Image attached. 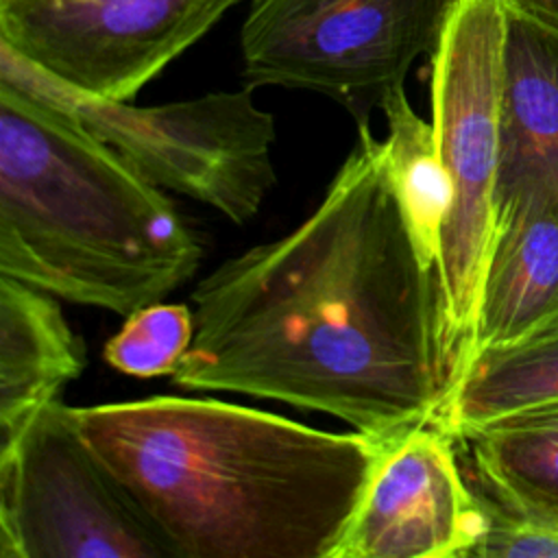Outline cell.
Wrapping results in <instances>:
<instances>
[{"label": "cell", "instance_id": "cell-1", "mask_svg": "<svg viewBox=\"0 0 558 558\" xmlns=\"http://www.w3.org/2000/svg\"><path fill=\"white\" fill-rule=\"evenodd\" d=\"M192 303L194 338L170 375L183 390L325 412L379 440L434 423L449 392L436 275L371 124L320 205L225 259Z\"/></svg>", "mask_w": 558, "mask_h": 558}, {"label": "cell", "instance_id": "cell-2", "mask_svg": "<svg viewBox=\"0 0 558 558\" xmlns=\"http://www.w3.org/2000/svg\"><path fill=\"white\" fill-rule=\"evenodd\" d=\"M72 414L177 558H331L390 442L216 399Z\"/></svg>", "mask_w": 558, "mask_h": 558}, {"label": "cell", "instance_id": "cell-3", "mask_svg": "<svg viewBox=\"0 0 558 558\" xmlns=\"http://www.w3.org/2000/svg\"><path fill=\"white\" fill-rule=\"evenodd\" d=\"M201 242L159 185L76 116L0 78V272L120 316L198 268Z\"/></svg>", "mask_w": 558, "mask_h": 558}, {"label": "cell", "instance_id": "cell-4", "mask_svg": "<svg viewBox=\"0 0 558 558\" xmlns=\"http://www.w3.org/2000/svg\"><path fill=\"white\" fill-rule=\"evenodd\" d=\"M504 39L501 0H456L440 44L429 54L432 124L451 183L434 268L449 388L469 355L497 233Z\"/></svg>", "mask_w": 558, "mask_h": 558}, {"label": "cell", "instance_id": "cell-5", "mask_svg": "<svg viewBox=\"0 0 558 558\" xmlns=\"http://www.w3.org/2000/svg\"><path fill=\"white\" fill-rule=\"evenodd\" d=\"M0 78L76 116L150 183L205 203L235 225L248 222L277 183L275 118L255 107L251 87L137 107L72 89L2 44Z\"/></svg>", "mask_w": 558, "mask_h": 558}, {"label": "cell", "instance_id": "cell-6", "mask_svg": "<svg viewBox=\"0 0 558 558\" xmlns=\"http://www.w3.org/2000/svg\"><path fill=\"white\" fill-rule=\"evenodd\" d=\"M456 0H251L242 24L246 87L307 89L371 124L412 63L432 54Z\"/></svg>", "mask_w": 558, "mask_h": 558}, {"label": "cell", "instance_id": "cell-7", "mask_svg": "<svg viewBox=\"0 0 558 558\" xmlns=\"http://www.w3.org/2000/svg\"><path fill=\"white\" fill-rule=\"evenodd\" d=\"M0 558H177L81 436L46 403L0 449Z\"/></svg>", "mask_w": 558, "mask_h": 558}, {"label": "cell", "instance_id": "cell-8", "mask_svg": "<svg viewBox=\"0 0 558 558\" xmlns=\"http://www.w3.org/2000/svg\"><path fill=\"white\" fill-rule=\"evenodd\" d=\"M240 0H0V44L59 83L131 100Z\"/></svg>", "mask_w": 558, "mask_h": 558}, {"label": "cell", "instance_id": "cell-9", "mask_svg": "<svg viewBox=\"0 0 558 558\" xmlns=\"http://www.w3.org/2000/svg\"><path fill=\"white\" fill-rule=\"evenodd\" d=\"M482 527L456 438L418 425L388 442L331 558H469Z\"/></svg>", "mask_w": 558, "mask_h": 558}, {"label": "cell", "instance_id": "cell-10", "mask_svg": "<svg viewBox=\"0 0 558 558\" xmlns=\"http://www.w3.org/2000/svg\"><path fill=\"white\" fill-rule=\"evenodd\" d=\"M497 220L558 218V28L506 9Z\"/></svg>", "mask_w": 558, "mask_h": 558}, {"label": "cell", "instance_id": "cell-11", "mask_svg": "<svg viewBox=\"0 0 558 558\" xmlns=\"http://www.w3.org/2000/svg\"><path fill=\"white\" fill-rule=\"evenodd\" d=\"M85 366L57 296L0 272V449Z\"/></svg>", "mask_w": 558, "mask_h": 558}, {"label": "cell", "instance_id": "cell-12", "mask_svg": "<svg viewBox=\"0 0 558 558\" xmlns=\"http://www.w3.org/2000/svg\"><path fill=\"white\" fill-rule=\"evenodd\" d=\"M556 323L558 218L508 214L497 220L466 362L484 349L512 344Z\"/></svg>", "mask_w": 558, "mask_h": 558}, {"label": "cell", "instance_id": "cell-13", "mask_svg": "<svg viewBox=\"0 0 558 558\" xmlns=\"http://www.w3.org/2000/svg\"><path fill=\"white\" fill-rule=\"evenodd\" d=\"M469 484L506 506L558 517V397L519 408L460 436Z\"/></svg>", "mask_w": 558, "mask_h": 558}, {"label": "cell", "instance_id": "cell-14", "mask_svg": "<svg viewBox=\"0 0 558 558\" xmlns=\"http://www.w3.org/2000/svg\"><path fill=\"white\" fill-rule=\"evenodd\" d=\"M558 397V323L475 353L453 379L432 425L460 436L519 408Z\"/></svg>", "mask_w": 558, "mask_h": 558}, {"label": "cell", "instance_id": "cell-15", "mask_svg": "<svg viewBox=\"0 0 558 558\" xmlns=\"http://www.w3.org/2000/svg\"><path fill=\"white\" fill-rule=\"evenodd\" d=\"M388 120L386 161L423 262L436 268L440 233L451 207V183L438 155L434 124L425 122L399 87L381 107Z\"/></svg>", "mask_w": 558, "mask_h": 558}, {"label": "cell", "instance_id": "cell-16", "mask_svg": "<svg viewBox=\"0 0 558 558\" xmlns=\"http://www.w3.org/2000/svg\"><path fill=\"white\" fill-rule=\"evenodd\" d=\"M194 338V314L183 303H153L126 316L105 344V362L133 377L172 375Z\"/></svg>", "mask_w": 558, "mask_h": 558}, {"label": "cell", "instance_id": "cell-17", "mask_svg": "<svg viewBox=\"0 0 558 558\" xmlns=\"http://www.w3.org/2000/svg\"><path fill=\"white\" fill-rule=\"evenodd\" d=\"M484 527L469 556L475 558H558V517L501 504L471 486Z\"/></svg>", "mask_w": 558, "mask_h": 558}, {"label": "cell", "instance_id": "cell-18", "mask_svg": "<svg viewBox=\"0 0 558 558\" xmlns=\"http://www.w3.org/2000/svg\"><path fill=\"white\" fill-rule=\"evenodd\" d=\"M506 9L530 15L558 28V0H501Z\"/></svg>", "mask_w": 558, "mask_h": 558}]
</instances>
